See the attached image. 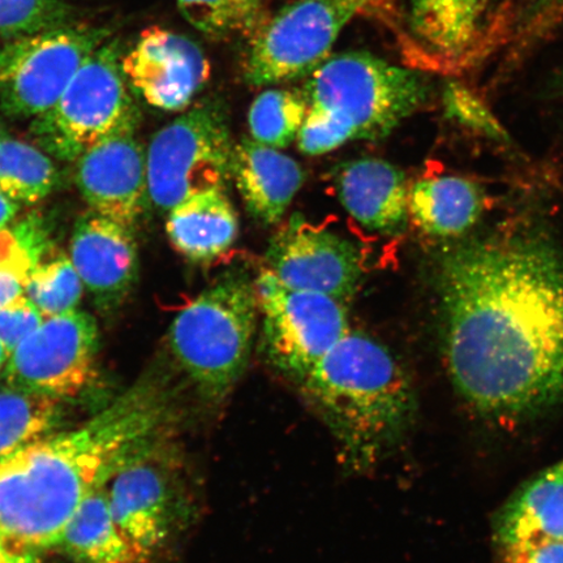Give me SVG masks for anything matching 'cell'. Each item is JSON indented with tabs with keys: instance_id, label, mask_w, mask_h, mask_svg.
Masks as SVG:
<instances>
[{
	"instance_id": "f1b7e54d",
	"label": "cell",
	"mask_w": 563,
	"mask_h": 563,
	"mask_svg": "<svg viewBox=\"0 0 563 563\" xmlns=\"http://www.w3.org/2000/svg\"><path fill=\"white\" fill-rule=\"evenodd\" d=\"M75 18L67 0H0V38L55 30L76 23Z\"/></svg>"
},
{
	"instance_id": "44dd1931",
	"label": "cell",
	"mask_w": 563,
	"mask_h": 563,
	"mask_svg": "<svg viewBox=\"0 0 563 563\" xmlns=\"http://www.w3.org/2000/svg\"><path fill=\"white\" fill-rule=\"evenodd\" d=\"M166 231L183 256L210 262L236 242V210L222 189L202 192L168 211Z\"/></svg>"
},
{
	"instance_id": "4316f807",
	"label": "cell",
	"mask_w": 563,
	"mask_h": 563,
	"mask_svg": "<svg viewBox=\"0 0 563 563\" xmlns=\"http://www.w3.org/2000/svg\"><path fill=\"white\" fill-rule=\"evenodd\" d=\"M189 24L214 41L252 38L266 21L260 0H176Z\"/></svg>"
},
{
	"instance_id": "4fadbf2b",
	"label": "cell",
	"mask_w": 563,
	"mask_h": 563,
	"mask_svg": "<svg viewBox=\"0 0 563 563\" xmlns=\"http://www.w3.org/2000/svg\"><path fill=\"white\" fill-rule=\"evenodd\" d=\"M487 0H408L406 58L421 73L460 75L490 46Z\"/></svg>"
},
{
	"instance_id": "74e56055",
	"label": "cell",
	"mask_w": 563,
	"mask_h": 563,
	"mask_svg": "<svg viewBox=\"0 0 563 563\" xmlns=\"http://www.w3.org/2000/svg\"><path fill=\"white\" fill-rule=\"evenodd\" d=\"M19 206L0 189V230L5 229L13 218L16 217Z\"/></svg>"
},
{
	"instance_id": "52a82bcc",
	"label": "cell",
	"mask_w": 563,
	"mask_h": 563,
	"mask_svg": "<svg viewBox=\"0 0 563 563\" xmlns=\"http://www.w3.org/2000/svg\"><path fill=\"white\" fill-rule=\"evenodd\" d=\"M232 143L222 104L206 101L153 136L146 152L147 191L154 208L170 211L192 196L227 188Z\"/></svg>"
},
{
	"instance_id": "5bb4252c",
	"label": "cell",
	"mask_w": 563,
	"mask_h": 563,
	"mask_svg": "<svg viewBox=\"0 0 563 563\" xmlns=\"http://www.w3.org/2000/svg\"><path fill=\"white\" fill-rule=\"evenodd\" d=\"M267 263L280 284L342 302L355 297L363 278L355 246L302 218H294L273 239Z\"/></svg>"
},
{
	"instance_id": "e575fe53",
	"label": "cell",
	"mask_w": 563,
	"mask_h": 563,
	"mask_svg": "<svg viewBox=\"0 0 563 563\" xmlns=\"http://www.w3.org/2000/svg\"><path fill=\"white\" fill-rule=\"evenodd\" d=\"M18 267L32 272L33 263L12 230H0V272Z\"/></svg>"
},
{
	"instance_id": "3957f363",
	"label": "cell",
	"mask_w": 563,
	"mask_h": 563,
	"mask_svg": "<svg viewBox=\"0 0 563 563\" xmlns=\"http://www.w3.org/2000/svg\"><path fill=\"white\" fill-rule=\"evenodd\" d=\"M298 386L354 473L375 467L404 439L417 413L402 365L383 343L352 329Z\"/></svg>"
},
{
	"instance_id": "484cf974",
	"label": "cell",
	"mask_w": 563,
	"mask_h": 563,
	"mask_svg": "<svg viewBox=\"0 0 563 563\" xmlns=\"http://www.w3.org/2000/svg\"><path fill=\"white\" fill-rule=\"evenodd\" d=\"M308 110L309 102L305 91L265 90L253 101L250 109L252 140L276 150H284L298 139Z\"/></svg>"
},
{
	"instance_id": "ab89813d",
	"label": "cell",
	"mask_w": 563,
	"mask_h": 563,
	"mask_svg": "<svg viewBox=\"0 0 563 563\" xmlns=\"http://www.w3.org/2000/svg\"><path fill=\"white\" fill-rule=\"evenodd\" d=\"M10 357V352L7 351L2 341H0V369H2L7 358Z\"/></svg>"
},
{
	"instance_id": "4dcf8cb0",
	"label": "cell",
	"mask_w": 563,
	"mask_h": 563,
	"mask_svg": "<svg viewBox=\"0 0 563 563\" xmlns=\"http://www.w3.org/2000/svg\"><path fill=\"white\" fill-rule=\"evenodd\" d=\"M354 140L346 126L333 117L309 106L308 115L298 135V147L307 156H321Z\"/></svg>"
},
{
	"instance_id": "ba28073f",
	"label": "cell",
	"mask_w": 563,
	"mask_h": 563,
	"mask_svg": "<svg viewBox=\"0 0 563 563\" xmlns=\"http://www.w3.org/2000/svg\"><path fill=\"white\" fill-rule=\"evenodd\" d=\"M364 11L391 19L393 0H299L287 5L251 38L245 81L262 87L312 74L328 59L343 27Z\"/></svg>"
},
{
	"instance_id": "277c9868",
	"label": "cell",
	"mask_w": 563,
	"mask_h": 563,
	"mask_svg": "<svg viewBox=\"0 0 563 563\" xmlns=\"http://www.w3.org/2000/svg\"><path fill=\"white\" fill-rule=\"evenodd\" d=\"M255 284L228 278L202 291L175 317L168 346L202 402H227L244 375L258 321Z\"/></svg>"
},
{
	"instance_id": "f546056e",
	"label": "cell",
	"mask_w": 563,
	"mask_h": 563,
	"mask_svg": "<svg viewBox=\"0 0 563 563\" xmlns=\"http://www.w3.org/2000/svg\"><path fill=\"white\" fill-rule=\"evenodd\" d=\"M446 115L470 130L499 141L508 140L501 123L481 98L460 84H449L443 91Z\"/></svg>"
},
{
	"instance_id": "2e32d148",
	"label": "cell",
	"mask_w": 563,
	"mask_h": 563,
	"mask_svg": "<svg viewBox=\"0 0 563 563\" xmlns=\"http://www.w3.org/2000/svg\"><path fill=\"white\" fill-rule=\"evenodd\" d=\"M135 130L119 131L98 141L75 161L76 185L91 210L131 230L151 201L146 154Z\"/></svg>"
},
{
	"instance_id": "6da1fadb",
	"label": "cell",
	"mask_w": 563,
	"mask_h": 563,
	"mask_svg": "<svg viewBox=\"0 0 563 563\" xmlns=\"http://www.w3.org/2000/svg\"><path fill=\"white\" fill-rule=\"evenodd\" d=\"M442 346L450 378L476 411L522 420L563 405V255L509 232L441 260Z\"/></svg>"
},
{
	"instance_id": "d4e9b609",
	"label": "cell",
	"mask_w": 563,
	"mask_h": 563,
	"mask_svg": "<svg viewBox=\"0 0 563 563\" xmlns=\"http://www.w3.org/2000/svg\"><path fill=\"white\" fill-rule=\"evenodd\" d=\"M59 419V399L12 386L0 391V461L44 438Z\"/></svg>"
},
{
	"instance_id": "8d00e7d4",
	"label": "cell",
	"mask_w": 563,
	"mask_h": 563,
	"mask_svg": "<svg viewBox=\"0 0 563 563\" xmlns=\"http://www.w3.org/2000/svg\"><path fill=\"white\" fill-rule=\"evenodd\" d=\"M0 563H45L30 549L18 547L0 533Z\"/></svg>"
},
{
	"instance_id": "ffe728a7",
	"label": "cell",
	"mask_w": 563,
	"mask_h": 563,
	"mask_svg": "<svg viewBox=\"0 0 563 563\" xmlns=\"http://www.w3.org/2000/svg\"><path fill=\"white\" fill-rule=\"evenodd\" d=\"M495 538L503 549L527 541L563 540V461L514 493L498 512Z\"/></svg>"
},
{
	"instance_id": "d6a6232c",
	"label": "cell",
	"mask_w": 563,
	"mask_h": 563,
	"mask_svg": "<svg viewBox=\"0 0 563 563\" xmlns=\"http://www.w3.org/2000/svg\"><path fill=\"white\" fill-rule=\"evenodd\" d=\"M563 20V0H532L526 11V16L520 24V38L527 44L544 37L553 27Z\"/></svg>"
},
{
	"instance_id": "f35d334b",
	"label": "cell",
	"mask_w": 563,
	"mask_h": 563,
	"mask_svg": "<svg viewBox=\"0 0 563 563\" xmlns=\"http://www.w3.org/2000/svg\"><path fill=\"white\" fill-rule=\"evenodd\" d=\"M552 88L554 95L563 97V67L559 70L558 74H555L552 82Z\"/></svg>"
},
{
	"instance_id": "30bf717a",
	"label": "cell",
	"mask_w": 563,
	"mask_h": 563,
	"mask_svg": "<svg viewBox=\"0 0 563 563\" xmlns=\"http://www.w3.org/2000/svg\"><path fill=\"white\" fill-rule=\"evenodd\" d=\"M255 290L265 355L274 368L297 384L351 330L344 302L294 290L269 269L257 278Z\"/></svg>"
},
{
	"instance_id": "5b68a950",
	"label": "cell",
	"mask_w": 563,
	"mask_h": 563,
	"mask_svg": "<svg viewBox=\"0 0 563 563\" xmlns=\"http://www.w3.org/2000/svg\"><path fill=\"white\" fill-rule=\"evenodd\" d=\"M309 106L327 112L354 140L384 139L431 97L419 69L393 66L368 53L328 58L308 80Z\"/></svg>"
},
{
	"instance_id": "83f0119b",
	"label": "cell",
	"mask_w": 563,
	"mask_h": 563,
	"mask_svg": "<svg viewBox=\"0 0 563 563\" xmlns=\"http://www.w3.org/2000/svg\"><path fill=\"white\" fill-rule=\"evenodd\" d=\"M82 280L66 255H53L35 265L25 295L47 317L76 311L82 298Z\"/></svg>"
},
{
	"instance_id": "9c48e42d",
	"label": "cell",
	"mask_w": 563,
	"mask_h": 563,
	"mask_svg": "<svg viewBox=\"0 0 563 563\" xmlns=\"http://www.w3.org/2000/svg\"><path fill=\"white\" fill-rule=\"evenodd\" d=\"M112 37L108 26L69 24L0 44V108L35 119L58 102L88 56Z\"/></svg>"
},
{
	"instance_id": "7a4b0ae2",
	"label": "cell",
	"mask_w": 563,
	"mask_h": 563,
	"mask_svg": "<svg viewBox=\"0 0 563 563\" xmlns=\"http://www.w3.org/2000/svg\"><path fill=\"white\" fill-rule=\"evenodd\" d=\"M166 386L145 379L75 431L0 461V533L38 551L59 545L70 517L119 470L162 445L173 417Z\"/></svg>"
},
{
	"instance_id": "8fae6325",
	"label": "cell",
	"mask_w": 563,
	"mask_h": 563,
	"mask_svg": "<svg viewBox=\"0 0 563 563\" xmlns=\"http://www.w3.org/2000/svg\"><path fill=\"white\" fill-rule=\"evenodd\" d=\"M100 333L93 317L73 311L47 317L10 356L7 382L16 389L62 399L95 377Z\"/></svg>"
},
{
	"instance_id": "60d3db41",
	"label": "cell",
	"mask_w": 563,
	"mask_h": 563,
	"mask_svg": "<svg viewBox=\"0 0 563 563\" xmlns=\"http://www.w3.org/2000/svg\"><path fill=\"white\" fill-rule=\"evenodd\" d=\"M5 135V132L3 130L2 123H0V139H2Z\"/></svg>"
},
{
	"instance_id": "1f68e13d",
	"label": "cell",
	"mask_w": 563,
	"mask_h": 563,
	"mask_svg": "<svg viewBox=\"0 0 563 563\" xmlns=\"http://www.w3.org/2000/svg\"><path fill=\"white\" fill-rule=\"evenodd\" d=\"M44 321L45 316L26 298L25 294L0 308V341L10 352V356L19 344L33 334Z\"/></svg>"
},
{
	"instance_id": "836d02e7",
	"label": "cell",
	"mask_w": 563,
	"mask_h": 563,
	"mask_svg": "<svg viewBox=\"0 0 563 563\" xmlns=\"http://www.w3.org/2000/svg\"><path fill=\"white\" fill-rule=\"evenodd\" d=\"M503 552L504 563H563V540L527 541Z\"/></svg>"
},
{
	"instance_id": "7402d4cb",
	"label": "cell",
	"mask_w": 563,
	"mask_h": 563,
	"mask_svg": "<svg viewBox=\"0 0 563 563\" xmlns=\"http://www.w3.org/2000/svg\"><path fill=\"white\" fill-rule=\"evenodd\" d=\"M483 210L482 189L461 176H433L408 189V217L428 235L460 236L475 227Z\"/></svg>"
},
{
	"instance_id": "603a6c76",
	"label": "cell",
	"mask_w": 563,
	"mask_h": 563,
	"mask_svg": "<svg viewBox=\"0 0 563 563\" xmlns=\"http://www.w3.org/2000/svg\"><path fill=\"white\" fill-rule=\"evenodd\" d=\"M59 545L77 563H135L112 520L106 487L84 499L68 520Z\"/></svg>"
},
{
	"instance_id": "ac0fdd59",
	"label": "cell",
	"mask_w": 563,
	"mask_h": 563,
	"mask_svg": "<svg viewBox=\"0 0 563 563\" xmlns=\"http://www.w3.org/2000/svg\"><path fill=\"white\" fill-rule=\"evenodd\" d=\"M338 197L352 218L364 228L393 234L408 218L405 175L384 159L347 162L335 175Z\"/></svg>"
},
{
	"instance_id": "9a60e30c",
	"label": "cell",
	"mask_w": 563,
	"mask_h": 563,
	"mask_svg": "<svg viewBox=\"0 0 563 563\" xmlns=\"http://www.w3.org/2000/svg\"><path fill=\"white\" fill-rule=\"evenodd\" d=\"M121 65L131 88L153 108L165 111L188 108L211 73L199 45L157 25L146 27L136 44L123 52Z\"/></svg>"
},
{
	"instance_id": "e0dca14e",
	"label": "cell",
	"mask_w": 563,
	"mask_h": 563,
	"mask_svg": "<svg viewBox=\"0 0 563 563\" xmlns=\"http://www.w3.org/2000/svg\"><path fill=\"white\" fill-rule=\"evenodd\" d=\"M69 251L70 262L97 307L109 311L121 306L139 273L132 230L91 210L76 222Z\"/></svg>"
},
{
	"instance_id": "7c38bea8",
	"label": "cell",
	"mask_w": 563,
	"mask_h": 563,
	"mask_svg": "<svg viewBox=\"0 0 563 563\" xmlns=\"http://www.w3.org/2000/svg\"><path fill=\"white\" fill-rule=\"evenodd\" d=\"M162 445L136 457L106 484L117 530L135 563H147L178 523V484L162 462Z\"/></svg>"
},
{
	"instance_id": "cb8c5ba5",
	"label": "cell",
	"mask_w": 563,
	"mask_h": 563,
	"mask_svg": "<svg viewBox=\"0 0 563 563\" xmlns=\"http://www.w3.org/2000/svg\"><path fill=\"white\" fill-rule=\"evenodd\" d=\"M59 183V170L45 152L4 135L0 139V189L11 200L40 202Z\"/></svg>"
},
{
	"instance_id": "8992f818",
	"label": "cell",
	"mask_w": 563,
	"mask_h": 563,
	"mask_svg": "<svg viewBox=\"0 0 563 563\" xmlns=\"http://www.w3.org/2000/svg\"><path fill=\"white\" fill-rule=\"evenodd\" d=\"M121 41L110 37L88 56L51 110L32 123L42 150L76 161L119 131L136 129L139 111L122 70Z\"/></svg>"
},
{
	"instance_id": "d6986e66",
	"label": "cell",
	"mask_w": 563,
	"mask_h": 563,
	"mask_svg": "<svg viewBox=\"0 0 563 563\" xmlns=\"http://www.w3.org/2000/svg\"><path fill=\"white\" fill-rule=\"evenodd\" d=\"M231 179L250 213L265 224H276L300 191L305 172L276 147L244 139L234 147Z\"/></svg>"
},
{
	"instance_id": "d590c367",
	"label": "cell",
	"mask_w": 563,
	"mask_h": 563,
	"mask_svg": "<svg viewBox=\"0 0 563 563\" xmlns=\"http://www.w3.org/2000/svg\"><path fill=\"white\" fill-rule=\"evenodd\" d=\"M30 274V271L18 269V267L0 272V308L25 294V284Z\"/></svg>"
}]
</instances>
